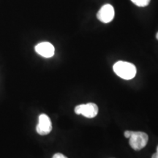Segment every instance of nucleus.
Here are the masks:
<instances>
[{
    "instance_id": "obj_1",
    "label": "nucleus",
    "mask_w": 158,
    "mask_h": 158,
    "mask_svg": "<svg viewBox=\"0 0 158 158\" xmlns=\"http://www.w3.org/2000/svg\"><path fill=\"white\" fill-rule=\"evenodd\" d=\"M114 73L124 80H130L135 76L137 70L135 66L130 62L118 61L113 67Z\"/></svg>"
},
{
    "instance_id": "obj_3",
    "label": "nucleus",
    "mask_w": 158,
    "mask_h": 158,
    "mask_svg": "<svg viewBox=\"0 0 158 158\" xmlns=\"http://www.w3.org/2000/svg\"><path fill=\"white\" fill-rule=\"evenodd\" d=\"M75 113L81 114L86 118H94L98 115V107L93 102L78 105L75 108Z\"/></svg>"
},
{
    "instance_id": "obj_9",
    "label": "nucleus",
    "mask_w": 158,
    "mask_h": 158,
    "mask_svg": "<svg viewBox=\"0 0 158 158\" xmlns=\"http://www.w3.org/2000/svg\"><path fill=\"white\" fill-rule=\"evenodd\" d=\"M130 134H131V131H130V130H126V131L124 133V135L125 138H129L130 136Z\"/></svg>"
},
{
    "instance_id": "obj_6",
    "label": "nucleus",
    "mask_w": 158,
    "mask_h": 158,
    "mask_svg": "<svg viewBox=\"0 0 158 158\" xmlns=\"http://www.w3.org/2000/svg\"><path fill=\"white\" fill-rule=\"evenodd\" d=\"M35 51L45 58H50L54 55L55 49L54 45L48 42L40 43L35 46Z\"/></svg>"
},
{
    "instance_id": "obj_8",
    "label": "nucleus",
    "mask_w": 158,
    "mask_h": 158,
    "mask_svg": "<svg viewBox=\"0 0 158 158\" xmlns=\"http://www.w3.org/2000/svg\"><path fill=\"white\" fill-rule=\"evenodd\" d=\"M52 158H68V157L61 153H56V154H55L54 156H53Z\"/></svg>"
},
{
    "instance_id": "obj_10",
    "label": "nucleus",
    "mask_w": 158,
    "mask_h": 158,
    "mask_svg": "<svg viewBox=\"0 0 158 158\" xmlns=\"http://www.w3.org/2000/svg\"><path fill=\"white\" fill-rule=\"evenodd\" d=\"M152 158H158V146L157 147V152H156V153L153 154L152 157Z\"/></svg>"
},
{
    "instance_id": "obj_5",
    "label": "nucleus",
    "mask_w": 158,
    "mask_h": 158,
    "mask_svg": "<svg viewBox=\"0 0 158 158\" xmlns=\"http://www.w3.org/2000/svg\"><path fill=\"white\" fill-rule=\"evenodd\" d=\"M97 17L102 23L110 22L114 18V8L112 5L107 4L102 6L98 11Z\"/></svg>"
},
{
    "instance_id": "obj_2",
    "label": "nucleus",
    "mask_w": 158,
    "mask_h": 158,
    "mask_svg": "<svg viewBox=\"0 0 158 158\" xmlns=\"http://www.w3.org/2000/svg\"><path fill=\"white\" fill-rule=\"evenodd\" d=\"M129 139L130 147L135 151H139L147 146L149 141V136L143 132L131 131Z\"/></svg>"
},
{
    "instance_id": "obj_7",
    "label": "nucleus",
    "mask_w": 158,
    "mask_h": 158,
    "mask_svg": "<svg viewBox=\"0 0 158 158\" xmlns=\"http://www.w3.org/2000/svg\"><path fill=\"white\" fill-rule=\"evenodd\" d=\"M131 1L138 7H146L150 2V0H131Z\"/></svg>"
},
{
    "instance_id": "obj_11",
    "label": "nucleus",
    "mask_w": 158,
    "mask_h": 158,
    "mask_svg": "<svg viewBox=\"0 0 158 158\" xmlns=\"http://www.w3.org/2000/svg\"><path fill=\"white\" fill-rule=\"evenodd\" d=\"M156 38H157V40H158V31H157V35H156Z\"/></svg>"
},
{
    "instance_id": "obj_4",
    "label": "nucleus",
    "mask_w": 158,
    "mask_h": 158,
    "mask_svg": "<svg viewBox=\"0 0 158 158\" xmlns=\"http://www.w3.org/2000/svg\"><path fill=\"white\" fill-rule=\"evenodd\" d=\"M37 133L41 135H48L52 130V123L50 118L46 114H40L39 116V121L36 127Z\"/></svg>"
}]
</instances>
